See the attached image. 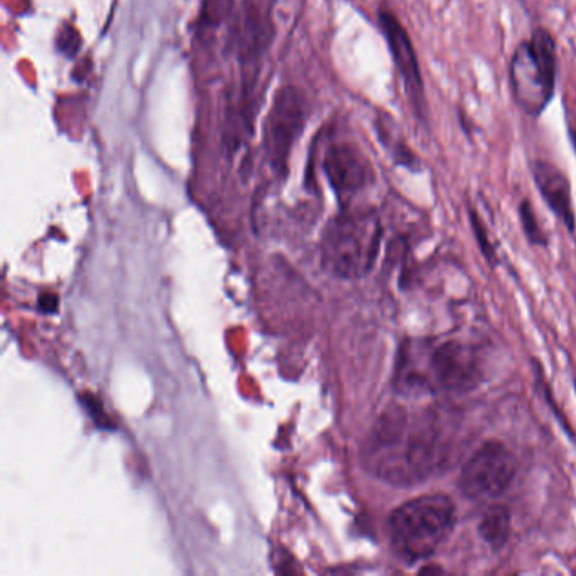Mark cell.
Wrapping results in <instances>:
<instances>
[{
    "label": "cell",
    "mask_w": 576,
    "mask_h": 576,
    "mask_svg": "<svg viewBox=\"0 0 576 576\" xmlns=\"http://www.w3.org/2000/svg\"><path fill=\"white\" fill-rule=\"evenodd\" d=\"M519 219L520 225H523L524 234L529 238V242L535 245H547L548 238L544 234V230L541 229L538 217H536L535 210H532L531 204L528 200H524L519 205Z\"/></svg>",
    "instance_id": "obj_13"
},
{
    "label": "cell",
    "mask_w": 576,
    "mask_h": 576,
    "mask_svg": "<svg viewBox=\"0 0 576 576\" xmlns=\"http://www.w3.org/2000/svg\"><path fill=\"white\" fill-rule=\"evenodd\" d=\"M381 223L372 213L336 217L323 237V265L332 274L358 279L369 274L381 250Z\"/></svg>",
    "instance_id": "obj_4"
},
{
    "label": "cell",
    "mask_w": 576,
    "mask_h": 576,
    "mask_svg": "<svg viewBox=\"0 0 576 576\" xmlns=\"http://www.w3.org/2000/svg\"><path fill=\"white\" fill-rule=\"evenodd\" d=\"M58 49L61 53L69 54V57H75L82 46V39H79L78 33L75 27L66 26L60 30V35L57 38Z\"/></svg>",
    "instance_id": "obj_15"
},
{
    "label": "cell",
    "mask_w": 576,
    "mask_h": 576,
    "mask_svg": "<svg viewBox=\"0 0 576 576\" xmlns=\"http://www.w3.org/2000/svg\"><path fill=\"white\" fill-rule=\"evenodd\" d=\"M511 528H513V517L505 505L490 507L479 524L480 536L492 550H501L505 547L511 536Z\"/></svg>",
    "instance_id": "obj_12"
},
{
    "label": "cell",
    "mask_w": 576,
    "mask_h": 576,
    "mask_svg": "<svg viewBox=\"0 0 576 576\" xmlns=\"http://www.w3.org/2000/svg\"><path fill=\"white\" fill-rule=\"evenodd\" d=\"M453 421L437 409L394 406L382 413L364 449L377 479L410 487L441 474L455 453Z\"/></svg>",
    "instance_id": "obj_1"
},
{
    "label": "cell",
    "mask_w": 576,
    "mask_h": 576,
    "mask_svg": "<svg viewBox=\"0 0 576 576\" xmlns=\"http://www.w3.org/2000/svg\"><path fill=\"white\" fill-rule=\"evenodd\" d=\"M468 217H470L471 229H474L475 237L479 242L480 250H482L483 256L490 260V262H495V250H493V245L490 244L489 235H487L486 225H483L482 219H480L479 213L470 208L468 210Z\"/></svg>",
    "instance_id": "obj_14"
},
{
    "label": "cell",
    "mask_w": 576,
    "mask_h": 576,
    "mask_svg": "<svg viewBox=\"0 0 576 576\" xmlns=\"http://www.w3.org/2000/svg\"><path fill=\"white\" fill-rule=\"evenodd\" d=\"M516 455L501 441H486L459 471L458 487L471 501L499 498L516 479Z\"/></svg>",
    "instance_id": "obj_6"
},
{
    "label": "cell",
    "mask_w": 576,
    "mask_h": 576,
    "mask_svg": "<svg viewBox=\"0 0 576 576\" xmlns=\"http://www.w3.org/2000/svg\"><path fill=\"white\" fill-rule=\"evenodd\" d=\"M379 24H381L382 35L388 41L392 60L396 64L401 79H403L404 91H406L410 109H413L415 118L425 124L428 121V102H426L425 82H422L421 66H419L415 45L410 41L406 27L389 9L379 11Z\"/></svg>",
    "instance_id": "obj_8"
},
{
    "label": "cell",
    "mask_w": 576,
    "mask_h": 576,
    "mask_svg": "<svg viewBox=\"0 0 576 576\" xmlns=\"http://www.w3.org/2000/svg\"><path fill=\"white\" fill-rule=\"evenodd\" d=\"M556 45L550 30L538 27L520 42L511 61V87L517 103L531 115L547 109L556 88Z\"/></svg>",
    "instance_id": "obj_5"
},
{
    "label": "cell",
    "mask_w": 576,
    "mask_h": 576,
    "mask_svg": "<svg viewBox=\"0 0 576 576\" xmlns=\"http://www.w3.org/2000/svg\"><path fill=\"white\" fill-rule=\"evenodd\" d=\"M324 173L340 196H351L366 188L372 180V168L360 147L340 143L330 147L324 156Z\"/></svg>",
    "instance_id": "obj_9"
},
{
    "label": "cell",
    "mask_w": 576,
    "mask_h": 576,
    "mask_svg": "<svg viewBox=\"0 0 576 576\" xmlns=\"http://www.w3.org/2000/svg\"><path fill=\"white\" fill-rule=\"evenodd\" d=\"M569 136H572L573 147H575L576 152V131H572V133H569Z\"/></svg>",
    "instance_id": "obj_16"
},
{
    "label": "cell",
    "mask_w": 576,
    "mask_h": 576,
    "mask_svg": "<svg viewBox=\"0 0 576 576\" xmlns=\"http://www.w3.org/2000/svg\"><path fill=\"white\" fill-rule=\"evenodd\" d=\"M482 381L475 348L458 340H407L397 355L394 385L404 396L464 394Z\"/></svg>",
    "instance_id": "obj_2"
},
{
    "label": "cell",
    "mask_w": 576,
    "mask_h": 576,
    "mask_svg": "<svg viewBox=\"0 0 576 576\" xmlns=\"http://www.w3.org/2000/svg\"><path fill=\"white\" fill-rule=\"evenodd\" d=\"M532 180L554 216L565 223L569 232H575L576 220L573 210L572 186L563 171L548 161H536L532 164Z\"/></svg>",
    "instance_id": "obj_10"
},
{
    "label": "cell",
    "mask_w": 576,
    "mask_h": 576,
    "mask_svg": "<svg viewBox=\"0 0 576 576\" xmlns=\"http://www.w3.org/2000/svg\"><path fill=\"white\" fill-rule=\"evenodd\" d=\"M456 508L443 493L422 495L400 505L389 516L392 548L406 562L415 563L437 553L452 535Z\"/></svg>",
    "instance_id": "obj_3"
},
{
    "label": "cell",
    "mask_w": 576,
    "mask_h": 576,
    "mask_svg": "<svg viewBox=\"0 0 576 576\" xmlns=\"http://www.w3.org/2000/svg\"><path fill=\"white\" fill-rule=\"evenodd\" d=\"M308 121V103L296 87H284L275 94L266 124V152L272 168L283 173L294 144Z\"/></svg>",
    "instance_id": "obj_7"
},
{
    "label": "cell",
    "mask_w": 576,
    "mask_h": 576,
    "mask_svg": "<svg viewBox=\"0 0 576 576\" xmlns=\"http://www.w3.org/2000/svg\"><path fill=\"white\" fill-rule=\"evenodd\" d=\"M377 134H379V140L382 146L385 147V151L391 155V158L400 164V167L407 168L410 171H418L421 168V161L418 156L413 152L406 140L403 139L400 133H397L396 125L389 118L377 121L376 124Z\"/></svg>",
    "instance_id": "obj_11"
}]
</instances>
